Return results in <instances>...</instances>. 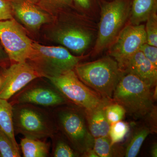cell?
Segmentation results:
<instances>
[{"label":"cell","mask_w":157,"mask_h":157,"mask_svg":"<svg viewBox=\"0 0 157 157\" xmlns=\"http://www.w3.org/2000/svg\"><path fill=\"white\" fill-rule=\"evenodd\" d=\"M12 106L15 135L46 140L59 132L51 109L28 104Z\"/></svg>","instance_id":"6da1fadb"},{"label":"cell","mask_w":157,"mask_h":157,"mask_svg":"<svg viewBox=\"0 0 157 157\" xmlns=\"http://www.w3.org/2000/svg\"><path fill=\"white\" fill-rule=\"evenodd\" d=\"M74 70L83 83L108 101L112 100L114 90L124 73L117 62L109 56L78 63Z\"/></svg>","instance_id":"7a4b0ae2"},{"label":"cell","mask_w":157,"mask_h":157,"mask_svg":"<svg viewBox=\"0 0 157 157\" xmlns=\"http://www.w3.org/2000/svg\"><path fill=\"white\" fill-rule=\"evenodd\" d=\"M51 110L59 132L79 155L93 148L94 138L90 133L82 109L68 104Z\"/></svg>","instance_id":"3957f363"},{"label":"cell","mask_w":157,"mask_h":157,"mask_svg":"<svg viewBox=\"0 0 157 157\" xmlns=\"http://www.w3.org/2000/svg\"><path fill=\"white\" fill-rule=\"evenodd\" d=\"M151 89L136 75L124 73L114 90L112 100L130 115L145 117L153 111Z\"/></svg>","instance_id":"277c9868"},{"label":"cell","mask_w":157,"mask_h":157,"mask_svg":"<svg viewBox=\"0 0 157 157\" xmlns=\"http://www.w3.org/2000/svg\"><path fill=\"white\" fill-rule=\"evenodd\" d=\"M30 56L26 61L45 78L54 77L74 70L81 59L62 47L47 46L33 43Z\"/></svg>","instance_id":"5b68a950"},{"label":"cell","mask_w":157,"mask_h":157,"mask_svg":"<svg viewBox=\"0 0 157 157\" xmlns=\"http://www.w3.org/2000/svg\"><path fill=\"white\" fill-rule=\"evenodd\" d=\"M48 79L71 104L84 112L105 107L110 101L88 87L79 79L74 70Z\"/></svg>","instance_id":"8992f818"},{"label":"cell","mask_w":157,"mask_h":157,"mask_svg":"<svg viewBox=\"0 0 157 157\" xmlns=\"http://www.w3.org/2000/svg\"><path fill=\"white\" fill-rule=\"evenodd\" d=\"M39 77L32 80L9 100L12 106L17 104H33L46 109L70 104L59 90L48 79Z\"/></svg>","instance_id":"52a82bcc"},{"label":"cell","mask_w":157,"mask_h":157,"mask_svg":"<svg viewBox=\"0 0 157 157\" xmlns=\"http://www.w3.org/2000/svg\"><path fill=\"white\" fill-rule=\"evenodd\" d=\"M129 10L126 0H113L104 5L95 53L101 52L115 40L126 20Z\"/></svg>","instance_id":"ba28073f"},{"label":"cell","mask_w":157,"mask_h":157,"mask_svg":"<svg viewBox=\"0 0 157 157\" xmlns=\"http://www.w3.org/2000/svg\"><path fill=\"white\" fill-rule=\"evenodd\" d=\"M0 40L9 59L26 62L33 51V42L14 19L0 21Z\"/></svg>","instance_id":"9c48e42d"},{"label":"cell","mask_w":157,"mask_h":157,"mask_svg":"<svg viewBox=\"0 0 157 157\" xmlns=\"http://www.w3.org/2000/svg\"><path fill=\"white\" fill-rule=\"evenodd\" d=\"M42 76L27 62L14 63L0 75V98L9 101L32 80Z\"/></svg>","instance_id":"30bf717a"},{"label":"cell","mask_w":157,"mask_h":157,"mask_svg":"<svg viewBox=\"0 0 157 157\" xmlns=\"http://www.w3.org/2000/svg\"><path fill=\"white\" fill-rule=\"evenodd\" d=\"M109 50V55L117 62L120 67L147 42L145 26L142 25L127 26L120 31Z\"/></svg>","instance_id":"8fae6325"},{"label":"cell","mask_w":157,"mask_h":157,"mask_svg":"<svg viewBox=\"0 0 157 157\" xmlns=\"http://www.w3.org/2000/svg\"><path fill=\"white\" fill-rule=\"evenodd\" d=\"M121 69L125 73L136 75L151 87L156 85L157 67L138 50L127 59Z\"/></svg>","instance_id":"7c38bea8"},{"label":"cell","mask_w":157,"mask_h":157,"mask_svg":"<svg viewBox=\"0 0 157 157\" xmlns=\"http://www.w3.org/2000/svg\"><path fill=\"white\" fill-rule=\"evenodd\" d=\"M11 5L13 13L29 28L36 29L49 20L47 14L36 4L24 2Z\"/></svg>","instance_id":"4fadbf2b"},{"label":"cell","mask_w":157,"mask_h":157,"mask_svg":"<svg viewBox=\"0 0 157 157\" xmlns=\"http://www.w3.org/2000/svg\"><path fill=\"white\" fill-rule=\"evenodd\" d=\"M54 39L57 42L77 54L83 52L91 41L89 33L75 27L60 30L56 33Z\"/></svg>","instance_id":"5bb4252c"},{"label":"cell","mask_w":157,"mask_h":157,"mask_svg":"<svg viewBox=\"0 0 157 157\" xmlns=\"http://www.w3.org/2000/svg\"><path fill=\"white\" fill-rule=\"evenodd\" d=\"M105 107L84 112L89 130L94 138L107 137L109 135L110 125L105 116Z\"/></svg>","instance_id":"9a60e30c"},{"label":"cell","mask_w":157,"mask_h":157,"mask_svg":"<svg viewBox=\"0 0 157 157\" xmlns=\"http://www.w3.org/2000/svg\"><path fill=\"white\" fill-rule=\"evenodd\" d=\"M20 146L24 157H47L50 155L51 143L46 140L24 137L21 139Z\"/></svg>","instance_id":"2e32d148"},{"label":"cell","mask_w":157,"mask_h":157,"mask_svg":"<svg viewBox=\"0 0 157 157\" xmlns=\"http://www.w3.org/2000/svg\"><path fill=\"white\" fill-rule=\"evenodd\" d=\"M0 130L6 134L17 148L20 149L14 134L13 106L8 100L0 98Z\"/></svg>","instance_id":"e0dca14e"},{"label":"cell","mask_w":157,"mask_h":157,"mask_svg":"<svg viewBox=\"0 0 157 157\" xmlns=\"http://www.w3.org/2000/svg\"><path fill=\"white\" fill-rule=\"evenodd\" d=\"M156 9V0H133L131 22L134 25L145 21Z\"/></svg>","instance_id":"ac0fdd59"},{"label":"cell","mask_w":157,"mask_h":157,"mask_svg":"<svg viewBox=\"0 0 157 157\" xmlns=\"http://www.w3.org/2000/svg\"><path fill=\"white\" fill-rule=\"evenodd\" d=\"M50 138L52 142V157H75L79 155L60 132H57Z\"/></svg>","instance_id":"d6986e66"},{"label":"cell","mask_w":157,"mask_h":157,"mask_svg":"<svg viewBox=\"0 0 157 157\" xmlns=\"http://www.w3.org/2000/svg\"><path fill=\"white\" fill-rule=\"evenodd\" d=\"M150 133V130L146 127L138 129L135 132L125 151V157H135L140 151L144 141Z\"/></svg>","instance_id":"ffe728a7"},{"label":"cell","mask_w":157,"mask_h":157,"mask_svg":"<svg viewBox=\"0 0 157 157\" xmlns=\"http://www.w3.org/2000/svg\"><path fill=\"white\" fill-rule=\"evenodd\" d=\"M129 131L128 124L122 121H119L110 126L109 136L111 144L114 145L124 140Z\"/></svg>","instance_id":"44dd1931"},{"label":"cell","mask_w":157,"mask_h":157,"mask_svg":"<svg viewBox=\"0 0 157 157\" xmlns=\"http://www.w3.org/2000/svg\"><path fill=\"white\" fill-rule=\"evenodd\" d=\"M113 145H111L109 136L94 138V149L98 157L114 156L115 152L113 150Z\"/></svg>","instance_id":"7402d4cb"},{"label":"cell","mask_w":157,"mask_h":157,"mask_svg":"<svg viewBox=\"0 0 157 157\" xmlns=\"http://www.w3.org/2000/svg\"><path fill=\"white\" fill-rule=\"evenodd\" d=\"M0 153L2 157H20V149L17 148L5 133L0 130Z\"/></svg>","instance_id":"603a6c76"},{"label":"cell","mask_w":157,"mask_h":157,"mask_svg":"<svg viewBox=\"0 0 157 157\" xmlns=\"http://www.w3.org/2000/svg\"><path fill=\"white\" fill-rule=\"evenodd\" d=\"M110 103L105 107V113L107 121L111 125L122 120L126 112L120 104L115 102L113 104Z\"/></svg>","instance_id":"cb8c5ba5"},{"label":"cell","mask_w":157,"mask_h":157,"mask_svg":"<svg viewBox=\"0 0 157 157\" xmlns=\"http://www.w3.org/2000/svg\"><path fill=\"white\" fill-rule=\"evenodd\" d=\"M146 21L145 30L147 43L157 47V17L156 11L152 13Z\"/></svg>","instance_id":"d4e9b609"},{"label":"cell","mask_w":157,"mask_h":157,"mask_svg":"<svg viewBox=\"0 0 157 157\" xmlns=\"http://www.w3.org/2000/svg\"><path fill=\"white\" fill-rule=\"evenodd\" d=\"M73 0H39L37 3L43 10L54 12L72 6Z\"/></svg>","instance_id":"484cf974"},{"label":"cell","mask_w":157,"mask_h":157,"mask_svg":"<svg viewBox=\"0 0 157 157\" xmlns=\"http://www.w3.org/2000/svg\"><path fill=\"white\" fill-rule=\"evenodd\" d=\"M140 50L144 56L157 67V47L145 43L140 46Z\"/></svg>","instance_id":"4316f807"},{"label":"cell","mask_w":157,"mask_h":157,"mask_svg":"<svg viewBox=\"0 0 157 157\" xmlns=\"http://www.w3.org/2000/svg\"><path fill=\"white\" fill-rule=\"evenodd\" d=\"M13 14L11 3L6 0H0V21L12 19Z\"/></svg>","instance_id":"83f0119b"},{"label":"cell","mask_w":157,"mask_h":157,"mask_svg":"<svg viewBox=\"0 0 157 157\" xmlns=\"http://www.w3.org/2000/svg\"><path fill=\"white\" fill-rule=\"evenodd\" d=\"M79 7L84 9H88L90 6V0H73Z\"/></svg>","instance_id":"f1b7e54d"},{"label":"cell","mask_w":157,"mask_h":157,"mask_svg":"<svg viewBox=\"0 0 157 157\" xmlns=\"http://www.w3.org/2000/svg\"><path fill=\"white\" fill-rule=\"evenodd\" d=\"M8 58V56L6 55L5 52L3 51L0 45V65L3 64L6 62Z\"/></svg>","instance_id":"f546056e"},{"label":"cell","mask_w":157,"mask_h":157,"mask_svg":"<svg viewBox=\"0 0 157 157\" xmlns=\"http://www.w3.org/2000/svg\"><path fill=\"white\" fill-rule=\"evenodd\" d=\"M82 155H83L82 156L84 157H99L93 148L89 150L84 152Z\"/></svg>","instance_id":"4dcf8cb0"},{"label":"cell","mask_w":157,"mask_h":157,"mask_svg":"<svg viewBox=\"0 0 157 157\" xmlns=\"http://www.w3.org/2000/svg\"><path fill=\"white\" fill-rule=\"evenodd\" d=\"M6 1L9 2L11 3V4L21 2H30L37 4L39 0H6Z\"/></svg>","instance_id":"1f68e13d"},{"label":"cell","mask_w":157,"mask_h":157,"mask_svg":"<svg viewBox=\"0 0 157 157\" xmlns=\"http://www.w3.org/2000/svg\"><path fill=\"white\" fill-rule=\"evenodd\" d=\"M151 155L153 157H157V145L156 144H155L152 147L151 149Z\"/></svg>","instance_id":"d6a6232c"},{"label":"cell","mask_w":157,"mask_h":157,"mask_svg":"<svg viewBox=\"0 0 157 157\" xmlns=\"http://www.w3.org/2000/svg\"><path fill=\"white\" fill-rule=\"evenodd\" d=\"M1 78H0V84H1Z\"/></svg>","instance_id":"836d02e7"},{"label":"cell","mask_w":157,"mask_h":157,"mask_svg":"<svg viewBox=\"0 0 157 157\" xmlns=\"http://www.w3.org/2000/svg\"><path fill=\"white\" fill-rule=\"evenodd\" d=\"M2 157V155H1V153H0V157Z\"/></svg>","instance_id":"e575fe53"}]
</instances>
